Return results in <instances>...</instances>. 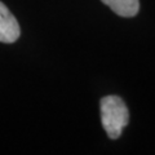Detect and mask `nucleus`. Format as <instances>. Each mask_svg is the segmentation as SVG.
<instances>
[{"label":"nucleus","mask_w":155,"mask_h":155,"mask_svg":"<svg viewBox=\"0 0 155 155\" xmlns=\"http://www.w3.org/2000/svg\"><path fill=\"white\" fill-rule=\"evenodd\" d=\"M101 123L107 137L116 140L129 123V111L124 101L118 96H106L100 102Z\"/></svg>","instance_id":"nucleus-1"},{"label":"nucleus","mask_w":155,"mask_h":155,"mask_svg":"<svg viewBox=\"0 0 155 155\" xmlns=\"http://www.w3.org/2000/svg\"><path fill=\"white\" fill-rule=\"evenodd\" d=\"M21 35L17 18L9 11L4 3L0 2V41L11 44L18 40Z\"/></svg>","instance_id":"nucleus-2"},{"label":"nucleus","mask_w":155,"mask_h":155,"mask_svg":"<svg viewBox=\"0 0 155 155\" xmlns=\"http://www.w3.org/2000/svg\"><path fill=\"white\" fill-rule=\"evenodd\" d=\"M120 17H134L140 11L138 0H101Z\"/></svg>","instance_id":"nucleus-3"}]
</instances>
